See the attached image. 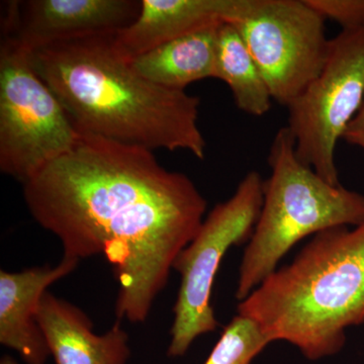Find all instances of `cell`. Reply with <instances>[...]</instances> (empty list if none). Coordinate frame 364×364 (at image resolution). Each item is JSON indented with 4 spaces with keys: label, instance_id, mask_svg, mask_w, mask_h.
<instances>
[{
    "label": "cell",
    "instance_id": "cell-11",
    "mask_svg": "<svg viewBox=\"0 0 364 364\" xmlns=\"http://www.w3.org/2000/svg\"><path fill=\"white\" fill-rule=\"evenodd\" d=\"M79 261L64 255L54 267L0 272V343L18 352L26 364H46L51 355L38 308L48 287L73 272Z\"/></svg>",
    "mask_w": 364,
    "mask_h": 364
},
{
    "label": "cell",
    "instance_id": "cell-6",
    "mask_svg": "<svg viewBox=\"0 0 364 364\" xmlns=\"http://www.w3.org/2000/svg\"><path fill=\"white\" fill-rule=\"evenodd\" d=\"M263 184L258 172L246 174L234 195L210 210L177 256L173 269L181 275V287L170 331V358L183 356L198 337L217 329L210 304L215 275L227 251L250 240L262 208Z\"/></svg>",
    "mask_w": 364,
    "mask_h": 364
},
{
    "label": "cell",
    "instance_id": "cell-8",
    "mask_svg": "<svg viewBox=\"0 0 364 364\" xmlns=\"http://www.w3.org/2000/svg\"><path fill=\"white\" fill-rule=\"evenodd\" d=\"M325 21L306 0H261L233 23L274 102L287 107L324 68L331 45Z\"/></svg>",
    "mask_w": 364,
    "mask_h": 364
},
{
    "label": "cell",
    "instance_id": "cell-15",
    "mask_svg": "<svg viewBox=\"0 0 364 364\" xmlns=\"http://www.w3.org/2000/svg\"><path fill=\"white\" fill-rule=\"evenodd\" d=\"M272 342L251 318L236 315L203 364H251Z\"/></svg>",
    "mask_w": 364,
    "mask_h": 364
},
{
    "label": "cell",
    "instance_id": "cell-13",
    "mask_svg": "<svg viewBox=\"0 0 364 364\" xmlns=\"http://www.w3.org/2000/svg\"><path fill=\"white\" fill-rule=\"evenodd\" d=\"M220 26H208L158 46L131 61L132 66L151 82L169 90H186L196 81L215 78Z\"/></svg>",
    "mask_w": 364,
    "mask_h": 364
},
{
    "label": "cell",
    "instance_id": "cell-1",
    "mask_svg": "<svg viewBox=\"0 0 364 364\" xmlns=\"http://www.w3.org/2000/svg\"><path fill=\"white\" fill-rule=\"evenodd\" d=\"M23 186L31 215L64 255L105 256L119 284L117 317L133 324L149 316L208 205L193 181L164 168L152 150L86 133Z\"/></svg>",
    "mask_w": 364,
    "mask_h": 364
},
{
    "label": "cell",
    "instance_id": "cell-12",
    "mask_svg": "<svg viewBox=\"0 0 364 364\" xmlns=\"http://www.w3.org/2000/svg\"><path fill=\"white\" fill-rule=\"evenodd\" d=\"M37 321L56 364H126L129 335L117 320L107 333L93 332V323L78 306L46 291Z\"/></svg>",
    "mask_w": 364,
    "mask_h": 364
},
{
    "label": "cell",
    "instance_id": "cell-16",
    "mask_svg": "<svg viewBox=\"0 0 364 364\" xmlns=\"http://www.w3.org/2000/svg\"><path fill=\"white\" fill-rule=\"evenodd\" d=\"M325 20L336 21L342 30L364 26V0H306Z\"/></svg>",
    "mask_w": 364,
    "mask_h": 364
},
{
    "label": "cell",
    "instance_id": "cell-10",
    "mask_svg": "<svg viewBox=\"0 0 364 364\" xmlns=\"http://www.w3.org/2000/svg\"><path fill=\"white\" fill-rule=\"evenodd\" d=\"M261 0H142L140 13L130 26L112 36L122 58L133 61L182 36L208 26L241 21Z\"/></svg>",
    "mask_w": 364,
    "mask_h": 364
},
{
    "label": "cell",
    "instance_id": "cell-14",
    "mask_svg": "<svg viewBox=\"0 0 364 364\" xmlns=\"http://www.w3.org/2000/svg\"><path fill=\"white\" fill-rule=\"evenodd\" d=\"M215 78L229 86L240 111L254 117L264 116L269 111L273 100L267 81L241 33L231 23L218 28Z\"/></svg>",
    "mask_w": 364,
    "mask_h": 364
},
{
    "label": "cell",
    "instance_id": "cell-4",
    "mask_svg": "<svg viewBox=\"0 0 364 364\" xmlns=\"http://www.w3.org/2000/svg\"><path fill=\"white\" fill-rule=\"evenodd\" d=\"M268 162L272 173L263 184L262 208L239 268L235 294L239 301L272 274L299 241L364 223V196L328 183L299 161L287 127L275 136Z\"/></svg>",
    "mask_w": 364,
    "mask_h": 364
},
{
    "label": "cell",
    "instance_id": "cell-2",
    "mask_svg": "<svg viewBox=\"0 0 364 364\" xmlns=\"http://www.w3.org/2000/svg\"><path fill=\"white\" fill-rule=\"evenodd\" d=\"M114 33L30 50L33 68L80 133L152 151L186 150L203 159L200 98L140 75L114 50Z\"/></svg>",
    "mask_w": 364,
    "mask_h": 364
},
{
    "label": "cell",
    "instance_id": "cell-9",
    "mask_svg": "<svg viewBox=\"0 0 364 364\" xmlns=\"http://www.w3.org/2000/svg\"><path fill=\"white\" fill-rule=\"evenodd\" d=\"M1 31L13 33L28 50L100 33H116L136 20L140 0H26L6 1Z\"/></svg>",
    "mask_w": 364,
    "mask_h": 364
},
{
    "label": "cell",
    "instance_id": "cell-5",
    "mask_svg": "<svg viewBox=\"0 0 364 364\" xmlns=\"http://www.w3.org/2000/svg\"><path fill=\"white\" fill-rule=\"evenodd\" d=\"M80 132L13 33L0 41V170L25 184L65 155Z\"/></svg>",
    "mask_w": 364,
    "mask_h": 364
},
{
    "label": "cell",
    "instance_id": "cell-3",
    "mask_svg": "<svg viewBox=\"0 0 364 364\" xmlns=\"http://www.w3.org/2000/svg\"><path fill=\"white\" fill-rule=\"evenodd\" d=\"M238 314L310 360L338 353L346 330L364 325V223L315 235L239 303Z\"/></svg>",
    "mask_w": 364,
    "mask_h": 364
},
{
    "label": "cell",
    "instance_id": "cell-17",
    "mask_svg": "<svg viewBox=\"0 0 364 364\" xmlns=\"http://www.w3.org/2000/svg\"><path fill=\"white\" fill-rule=\"evenodd\" d=\"M342 140L364 150V102L356 116L345 130Z\"/></svg>",
    "mask_w": 364,
    "mask_h": 364
},
{
    "label": "cell",
    "instance_id": "cell-18",
    "mask_svg": "<svg viewBox=\"0 0 364 364\" xmlns=\"http://www.w3.org/2000/svg\"><path fill=\"white\" fill-rule=\"evenodd\" d=\"M0 364H18L16 363V359L11 358V356H4L0 360Z\"/></svg>",
    "mask_w": 364,
    "mask_h": 364
},
{
    "label": "cell",
    "instance_id": "cell-7",
    "mask_svg": "<svg viewBox=\"0 0 364 364\" xmlns=\"http://www.w3.org/2000/svg\"><path fill=\"white\" fill-rule=\"evenodd\" d=\"M364 102V26L331 39L323 70L289 105L287 128L299 161L338 186L337 144Z\"/></svg>",
    "mask_w": 364,
    "mask_h": 364
}]
</instances>
